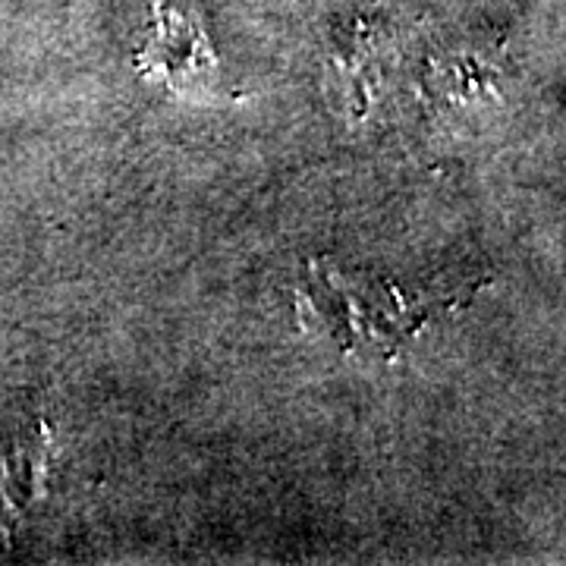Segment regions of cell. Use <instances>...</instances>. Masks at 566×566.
<instances>
[{
    "label": "cell",
    "instance_id": "obj_1",
    "mask_svg": "<svg viewBox=\"0 0 566 566\" xmlns=\"http://www.w3.org/2000/svg\"><path fill=\"white\" fill-rule=\"evenodd\" d=\"M211 51V48H208ZM205 51L202 29L196 25V20L167 3V0H155V39L148 44L145 57L151 61V66L161 73L164 80H170L174 73H202L205 66H211L214 57Z\"/></svg>",
    "mask_w": 566,
    "mask_h": 566
}]
</instances>
